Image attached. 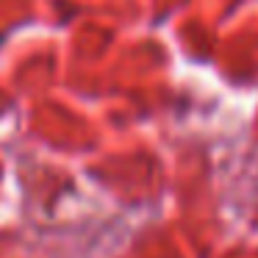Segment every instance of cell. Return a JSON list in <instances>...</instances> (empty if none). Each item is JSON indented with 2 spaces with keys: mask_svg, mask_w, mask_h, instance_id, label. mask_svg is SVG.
Segmentation results:
<instances>
[]
</instances>
